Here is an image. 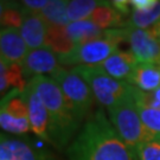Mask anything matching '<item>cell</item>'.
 Returning <instances> with one entry per match:
<instances>
[{"mask_svg": "<svg viewBox=\"0 0 160 160\" xmlns=\"http://www.w3.org/2000/svg\"><path fill=\"white\" fill-rule=\"evenodd\" d=\"M24 12L20 7L19 1H10V5L7 6L1 19H0V29H6V28H13V29H19L23 23Z\"/></svg>", "mask_w": 160, "mask_h": 160, "instance_id": "obj_21", "label": "cell"}, {"mask_svg": "<svg viewBox=\"0 0 160 160\" xmlns=\"http://www.w3.org/2000/svg\"><path fill=\"white\" fill-rule=\"evenodd\" d=\"M8 5H10V1H1V0H0V19H1L2 13H4V11L7 8Z\"/></svg>", "mask_w": 160, "mask_h": 160, "instance_id": "obj_28", "label": "cell"}, {"mask_svg": "<svg viewBox=\"0 0 160 160\" xmlns=\"http://www.w3.org/2000/svg\"><path fill=\"white\" fill-rule=\"evenodd\" d=\"M0 128L14 135L31 131L24 90L11 89L0 98Z\"/></svg>", "mask_w": 160, "mask_h": 160, "instance_id": "obj_6", "label": "cell"}, {"mask_svg": "<svg viewBox=\"0 0 160 160\" xmlns=\"http://www.w3.org/2000/svg\"><path fill=\"white\" fill-rule=\"evenodd\" d=\"M138 110L145 127L152 133H160V107L146 108L138 106Z\"/></svg>", "mask_w": 160, "mask_h": 160, "instance_id": "obj_22", "label": "cell"}, {"mask_svg": "<svg viewBox=\"0 0 160 160\" xmlns=\"http://www.w3.org/2000/svg\"><path fill=\"white\" fill-rule=\"evenodd\" d=\"M119 44L103 37L101 39L76 45L70 52L57 56L59 64L64 67L98 65L118 51Z\"/></svg>", "mask_w": 160, "mask_h": 160, "instance_id": "obj_7", "label": "cell"}, {"mask_svg": "<svg viewBox=\"0 0 160 160\" xmlns=\"http://www.w3.org/2000/svg\"><path fill=\"white\" fill-rule=\"evenodd\" d=\"M138 64L139 63L132 52L118 50L104 62L98 64V67L110 77L128 83Z\"/></svg>", "mask_w": 160, "mask_h": 160, "instance_id": "obj_13", "label": "cell"}, {"mask_svg": "<svg viewBox=\"0 0 160 160\" xmlns=\"http://www.w3.org/2000/svg\"><path fill=\"white\" fill-rule=\"evenodd\" d=\"M48 26L49 25L39 14L24 13V19L19 28V32L29 50L45 46Z\"/></svg>", "mask_w": 160, "mask_h": 160, "instance_id": "obj_14", "label": "cell"}, {"mask_svg": "<svg viewBox=\"0 0 160 160\" xmlns=\"http://www.w3.org/2000/svg\"><path fill=\"white\" fill-rule=\"evenodd\" d=\"M45 46L55 52L57 56L65 55L74 49L75 44L70 39L65 26H56V25H49L48 26V33H46Z\"/></svg>", "mask_w": 160, "mask_h": 160, "instance_id": "obj_17", "label": "cell"}, {"mask_svg": "<svg viewBox=\"0 0 160 160\" xmlns=\"http://www.w3.org/2000/svg\"><path fill=\"white\" fill-rule=\"evenodd\" d=\"M107 110L110 123L123 140V142L134 153L140 143L154 134L145 127L140 119L137 101L133 92V86L120 101H118Z\"/></svg>", "mask_w": 160, "mask_h": 160, "instance_id": "obj_3", "label": "cell"}, {"mask_svg": "<svg viewBox=\"0 0 160 160\" xmlns=\"http://www.w3.org/2000/svg\"><path fill=\"white\" fill-rule=\"evenodd\" d=\"M67 0H49L48 5L38 13L48 25L67 26L70 24L67 14Z\"/></svg>", "mask_w": 160, "mask_h": 160, "instance_id": "obj_18", "label": "cell"}, {"mask_svg": "<svg viewBox=\"0 0 160 160\" xmlns=\"http://www.w3.org/2000/svg\"><path fill=\"white\" fill-rule=\"evenodd\" d=\"M90 88L92 96L101 106L109 109L120 101L131 89V84L115 80L98 65H82L72 69Z\"/></svg>", "mask_w": 160, "mask_h": 160, "instance_id": "obj_5", "label": "cell"}, {"mask_svg": "<svg viewBox=\"0 0 160 160\" xmlns=\"http://www.w3.org/2000/svg\"><path fill=\"white\" fill-rule=\"evenodd\" d=\"M24 95L26 98L28 108H29V120L31 131L37 137L50 143V135H49V115L43 101L40 100L39 95L37 94L36 89L28 81V84L24 89Z\"/></svg>", "mask_w": 160, "mask_h": 160, "instance_id": "obj_11", "label": "cell"}, {"mask_svg": "<svg viewBox=\"0 0 160 160\" xmlns=\"http://www.w3.org/2000/svg\"><path fill=\"white\" fill-rule=\"evenodd\" d=\"M0 160H57L45 147L25 137L0 132Z\"/></svg>", "mask_w": 160, "mask_h": 160, "instance_id": "obj_8", "label": "cell"}, {"mask_svg": "<svg viewBox=\"0 0 160 160\" xmlns=\"http://www.w3.org/2000/svg\"><path fill=\"white\" fill-rule=\"evenodd\" d=\"M157 2V0H131V5L133 10L145 11L148 10Z\"/></svg>", "mask_w": 160, "mask_h": 160, "instance_id": "obj_26", "label": "cell"}, {"mask_svg": "<svg viewBox=\"0 0 160 160\" xmlns=\"http://www.w3.org/2000/svg\"><path fill=\"white\" fill-rule=\"evenodd\" d=\"M10 87L11 84H10V77H8V65L0 57V94L8 90Z\"/></svg>", "mask_w": 160, "mask_h": 160, "instance_id": "obj_24", "label": "cell"}, {"mask_svg": "<svg viewBox=\"0 0 160 160\" xmlns=\"http://www.w3.org/2000/svg\"><path fill=\"white\" fill-rule=\"evenodd\" d=\"M102 1L96 0H72L68 2L67 14L70 23L81 22L89 19L92 12L96 10L97 6L101 5Z\"/></svg>", "mask_w": 160, "mask_h": 160, "instance_id": "obj_19", "label": "cell"}, {"mask_svg": "<svg viewBox=\"0 0 160 160\" xmlns=\"http://www.w3.org/2000/svg\"><path fill=\"white\" fill-rule=\"evenodd\" d=\"M151 32L154 34L155 37L159 39V43H160V23H158L157 25H154L153 28H151Z\"/></svg>", "mask_w": 160, "mask_h": 160, "instance_id": "obj_27", "label": "cell"}, {"mask_svg": "<svg viewBox=\"0 0 160 160\" xmlns=\"http://www.w3.org/2000/svg\"><path fill=\"white\" fill-rule=\"evenodd\" d=\"M24 78L31 80L36 76H49L59 68L57 55L50 50L48 46H43L39 49L29 50L20 64Z\"/></svg>", "mask_w": 160, "mask_h": 160, "instance_id": "obj_10", "label": "cell"}, {"mask_svg": "<svg viewBox=\"0 0 160 160\" xmlns=\"http://www.w3.org/2000/svg\"><path fill=\"white\" fill-rule=\"evenodd\" d=\"M67 153L69 160H138L102 109L87 119Z\"/></svg>", "mask_w": 160, "mask_h": 160, "instance_id": "obj_1", "label": "cell"}, {"mask_svg": "<svg viewBox=\"0 0 160 160\" xmlns=\"http://www.w3.org/2000/svg\"><path fill=\"white\" fill-rule=\"evenodd\" d=\"M28 52L29 49L19 32V29H0V57L7 65H20Z\"/></svg>", "mask_w": 160, "mask_h": 160, "instance_id": "obj_12", "label": "cell"}, {"mask_svg": "<svg viewBox=\"0 0 160 160\" xmlns=\"http://www.w3.org/2000/svg\"><path fill=\"white\" fill-rule=\"evenodd\" d=\"M89 20H92L100 29L106 31L112 29H122L127 18L114 8L112 1H102L101 5L97 6L96 10L92 12Z\"/></svg>", "mask_w": 160, "mask_h": 160, "instance_id": "obj_15", "label": "cell"}, {"mask_svg": "<svg viewBox=\"0 0 160 160\" xmlns=\"http://www.w3.org/2000/svg\"><path fill=\"white\" fill-rule=\"evenodd\" d=\"M48 2H49V0H23V1H19L24 13H33V14H38L48 5Z\"/></svg>", "mask_w": 160, "mask_h": 160, "instance_id": "obj_23", "label": "cell"}, {"mask_svg": "<svg viewBox=\"0 0 160 160\" xmlns=\"http://www.w3.org/2000/svg\"><path fill=\"white\" fill-rule=\"evenodd\" d=\"M39 95L49 115L50 143L64 148L80 129L81 122L72 114L61 89L50 76H36L29 80Z\"/></svg>", "mask_w": 160, "mask_h": 160, "instance_id": "obj_2", "label": "cell"}, {"mask_svg": "<svg viewBox=\"0 0 160 160\" xmlns=\"http://www.w3.org/2000/svg\"><path fill=\"white\" fill-rule=\"evenodd\" d=\"M125 42L129 44L131 52L139 64H157L160 65L159 39L151 30L123 28Z\"/></svg>", "mask_w": 160, "mask_h": 160, "instance_id": "obj_9", "label": "cell"}, {"mask_svg": "<svg viewBox=\"0 0 160 160\" xmlns=\"http://www.w3.org/2000/svg\"><path fill=\"white\" fill-rule=\"evenodd\" d=\"M138 160H160V133H154L135 149Z\"/></svg>", "mask_w": 160, "mask_h": 160, "instance_id": "obj_20", "label": "cell"}, {"mask_svg": "<svg viewBox=\"0 0 160 160\" xmlns=\"http://www.w3.org/2000/svg\"><path fill=\"white\" fill-rule=\"evenodd\" d=\"M56 82L58 88L63 94L69 108L75 115V118L82 123L90 113L94 103V96L84 80L78 76L74 70L59 68L50 75Z\"/></svg>", "mask_w": 160, "mask_h": 160, "instance_id": "obj_4", "label": "cell"}, {"mask_svg": "<svg viewBox=\"0 0 160 160\" xmlns=\"http://www.w3.org/2000/svg\"><path fill=\"white\" fill-rule=\"evenodd\" d=\"M112 5L126 18L129 17V14L132 13V10H133L129 0H114V1H112Z\"/></svg>", "mask_w": 160, "mask_h": 160, "instance_id": "obj_25", "label": "cell"}, {"mask_svg": "<svg viewBox=\"0 0 160 160\" xmlns=\"http://www.w3.org/2000/svg\"><path fill=\"white\" fill-rule=\"evenodd\" d=\"M65 29L75 45L89 43L104 37V30L100 29L89 19L70 23L65 26Z\"/></svg>", "mask_w": 160, "mask_h": 160, "instance_id": "obj_16", "label": "cell"}]
</instances>
